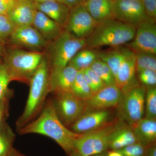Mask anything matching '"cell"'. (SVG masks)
<instances>
[{
    "label": "cell",
    "instance_id": "6da1fadb",
    "mask_svg": "<svg viewBox=\"0 0 156 156\" xmlns=\"http://www.w3.org/2000/svg\"><path fill=\"white\" fill-rule=\"evenodd\" d=\"M21 134H38L53 139L67 154L75 151V143L80 134L66 128L56 114L52 101L45 105L38 118L18 130Z\"/></svg>",
    "mask_w": 156,
    "mask_h": 156
},
{
    "label": "cell",
    "instance_id": "7a4b0ae2",
    "mask_svg": "<svg viewBox=\"0 0 156 156\" xmlns=\"http://www.w3.org/2000/svg\"><path fill=\"white\" fill-rule=\"evenodd\" d=\"M136 27L125 23L113 17L99 23L87 38L86 48L98 49L108 46L119 47L134 38Z\"/></svg>",
    "mask_w": 156,
    "mask_h": 156
},
{
    "label": "cell",
    "instance_id": "3957f363",
    "mask_svg": "<svg viewBox=\"0 0 156 156\" xmlns=\"http://www.w3.org/2000/svg\"><path fill=\"white\" fill-rule=\"evenodd\" d=\"M49 65L43 58L31 79L29 93L24 111L16 123L18 130L28 124L41 109L48 93L50 92L49 80Z\"/></svg>",
    "mask_w": 156,
    "mask_h": 156
},
{
    "label": "cell",
    "instance_id": "277c9868",
    "mask_svg": "<svg viewBox=\"0 0 156 156\" xmlns=\"http://www.w3.org/2000/svg\"><path fill=\"white\" fill-rule=\"evenodd\" d=\"M44 57V53L40 51L12 48L6 51L3 63L12 81L29 83Z\"/></svg>",
    "mask_w": 156,
    "mask_h": 156
},
{
    "label": "cell",
    "instance_id": "5b68a950",
    "mask_svg": "<svg viewBox=\"0 0 156 156\" xmlns=\"http://www.w3.org/2000/svg\"><path fill=\"white\" fill-rule=\"evenodd\" d=\"M50 42L48 62L50 67H62L68 65L78 52L86 48L87 39L76 37L64 29L56 39Z\"/></svg>",
    "mask_w": 156,
    "mask_h": 156
},
{
    "label": "cell",
    "instance_id": "8992f818",
    "mask_svg": "<svg viewBox=\"0 0 156 156\" xmlns=\"http://www.w3.org/2000/svg\"><path fill=\"white\" fill-rule=\"evenodd\" d=\"M146 87L136 82L122 91L119 105V116L130 126L143 118L145 108Z\"/></svg>",
    "mask_w": 156,
    "mask_h": 156
},
{
    "label": "cell",
    "instance_id": "52a82bcc",
    "mask_svg": "<svg viewBox=\"0 0 156 156\" xmlns=\"http://www.w3.org/2000/svg\"><path fill=\"white\" fill-rule=\"evenodd\" d=\"M119 125H105L94 131L80 134L75 143V151L81 156L102 154L108 148L112 133Z\"/></svg>",
    "mask_w": 156,
    "mask_h": 156
},
{
    "label": "cell",
    "instance_id": "ba28073f",
    "mask_svg": "<svg viewBox=\"0 0 156 156\" xmlns=\"http://www.w3.org/2000/svg\"><path fill=\"white\" fill-rule=\"evenodd\" d=\"M54 95L52 101L53 106L57 116L66 126H71L86 112V101L71 92Z\"/></svg>",
    "mask_w": 156,
    "mask_h": 156
},
{
    "label": "cell",
    "instance_id": "9c48e42d",
    "mask_svg": "<svg viewBox=\"0 0 156 156\" xmlns=\"http://www.w3.org/2000/svg\"><path fill=\"white\" fill-rule=\"evenodd\" d=\"M109 1L112 17L117 20L136 27L141 23L151 20L146 14L141 0Z\"/></svg>",
    "mask_w": 156,
    "mask_h": 156
},
{
    "label": "cell",
    "instance_id": "30bf717a",
    "mask_svg": "<svg viewBox=\"0 0 156 156\" xmlns=\"http://www.w3.org/2000/svg\"><path fill=\"white\" fill-rule=\"evenodd\" d=\"M97 24L83 4L70 9L64 29L76 37L87 39Z\"/></svg>",
    "mask_w": 156,
    "mask_h": 156
},
{
    "label": "cell",
    "instance_id": "8fae6325",
    "mask_svg": "<svg viewBox=\"0 0 156 156\" xmlns=\"http://www.w3.org/2000/svg\"><path fill=\"white\" fill-rule=\"evenodd\" d=\"M126 47L135 53H147L156 55V23L147 20L136 27L134 38Z\"/></svg>",
    "mask_w": 156,
    "mask_h": 156
},
{
    "label": "cell",
    "instance_id": "7c38bea8",
    "mask_svg": "<svg viewBox=\"0 0 156 156\" xmlns=\"http://www.w3.org/2000/svg\"><path fill=\"white\" fill-rule=\"evenodd\" d=\"M9 39L14 46L35 51H39L48 44V42L32 25L16 27Z\"/></svg>",
    "mask_w": 156,
    "mask_h": 156
},
{
    "label": "cell",
    "instance_id": "4fadbf2b",
    "mask_svg": "<svg viewBox=\"0 0 156 156\" xmlns=\"http://www.w3.org/2000/svg\"><path fill=\"white\" fill-rule=\"evenodd\" d=\"M122 95V91L116 85L105 86L86 101V112L107 110L116 106L121 101Z\"/></svg>",
    "mask_w": 156,
    "mask_h": 156
},
{
    "label": "cell",
    "instance_id": "5bb4252c",
    "mask_svg": "<svg viewBox=\"0 0 156 156\" xmlns=\"http://www.w3.org/2000/svg\"><path fill=\"white\" fill-rule=\"evenodd\" d=\"M78 71L68 65L65 67H53L49 70L50 92L53 94L71 92Z\"/></svg>",
    "mask_w": 156,
    "mask_h": 156
},
{
    "label": "cell",
    "instance_id": "9a60e30c",
    "mask_svg": "<svg viewBox=\"0 0 156 156\" xmlns=\"http://www.w3.org/2000/svg\"><path fill=\"white\" fill-rule=\"evenodd\" d=\"M110 115L107 110L85 112L72 125L71 131L79 134L94 131L105 126Z\"/></svg>",
    "mask_w": 156,
    "mask_h": 156
},
{
    "label": "cell",
    "instance_id": "2e32d148",
    "mask_svg": "<svg viewBox=\"0 0 156 156\" xmlns=\"http://www.w3.org/2000/svg\"><path fill=\"white\" fill-rule=\"evenodd\" d=\"M136 73L135 53L128 48H125L123 59L115 78L116 85L122 92L137 82Z\"/></svg>",
    "mask_w": 156,
    "mask_h": 156
},
{
    "label": "cell",
    "instance_id": "e0dca14e",
    "mask_svg": "<svg viewBox=\"0 0 156 156\" xmlns=\"http://www.w3.org/2000/svg\"><path fill=\"white\" fill-rule=\"evenodd\" d=\"M37 11L34 1L17 0L7 14L15 27L32 25Z\"/></svg>",
    "mask_w": 156,
    "mask_h": 156
},
{
    "label": "cell",
    "instance_id": "ac0fdd59",
    "mask_svg": "<svg viewBox=\"0 0 156 156\" xmlns=\"http://www.w3.org/2000/svg\"><path fill=\"white\" fill-rule=\"evenodd\" d=\"M32 25L48 43L56 39L64 29L53 20L38 11H37Z\"/></svg>",
    "mask_w": 156,
    "mask_h": 156
},
{
    "label": "cell",
    "instance_id": "d6986e66",
    "mask_svg": "<svg viewBox=\"0 0 156 156\" xmlns=\"http://www.w3.org/2000/svg\"><path fill=\"white\" fill-rule=\"evenodd\" d=\"M37 10L44 13L64 29L67 23L70 9L59 2L36 3Z\"/></svg>",
    "mask_w": 156,
    "mask_h": 156
},
{
    "label": "cell",
    "instance_id": "ffe728a7",
    "mask_svg": "<svg viewBox=\"0 0 156 156\" xmlns=\"http://www.w3.org/2000/svg\"><path fill=\"white\" fill-rule=\"evenodd\" d=\"M131 127L139 142L147 147L155 144L156 119L143 118Z\"/></svg>",
    "mask_w": 156,
    "mask_h": 156
},
{
    "label": "cell",
    "instance_id": "44dd1931",
    "mask_svg": "<svg viewBox=\"0 0 156 156\" xmlns=\"http://www.w3.org/2000/svg\"><path fill=\"white\" fill-rule=\"evenodd\" d=\"M137 142L139 141L131 126H120L112 134L108 147L117 151Z\"/></svg>",
    "mask_w": 156,
    "mask_h": 156
},
{
    "label": "cell",
    "instance_id": "7402d4cb",
    "mask_svg": "<svg viewBox=\"0 0 156 156\" xmlns=\"http://www.w3.org/2000/svg\"><path fill=\"white\" fill-rule=\"evenodd\" d=\"M84 5L98 23L112 17L109 0H87Z\"/></svg>",
    "mask_w": 156,
    "mask_h": 156
},
{
    "label": "cell",
    "instance_id": "603a6c76",
    "mask_svg": "<svg viewBox=\"0 0 156 156\" xmlns=\"http://www.w3.org/2000/svg\"><path fill=\"white\" fill-rule=\"evenodd\" d=\"M124 51L125 48L119 47L105 51H98V58L107 65L113 74L115 80L123 59Z\"/></svg>",
    "mask_w": 156,
    "mask_h": 156
},
{
    "label": "cell",
    "instance_id": "cb8c5ba5",
    "mask_svg": "<svg viewBox=\"0 0 156 156\" xmlns=\"http://www.w3.org/2000/svg\"><path fill=\"white\" fill-rule=\"evenodd\" d=\"M98 58V51L94 49L84 48L76 53L68 65L78 71L82 70L90 67L92 63Z\"/></svg>",
    "mask_w": 156,
    "mask_h": 156
},
{
    "label": "cell",
    "instance_id": "d4e9b609",
    "mask_svg": "<svg viewBox=\"0 0 156 156\" xmlns=\"http://www.w3.org/2000/svg\"><path fill=\"white\" fill-rule=\"evenodd\" d=\"M71 92L76 97L85 101L93 95L91 89L84 77L82 70L78 71Z\"/></svg>",
    "mask_w": 156,
    "mask_h": 156
},
{
    "label": "cell",
    "instance_id": "484cf974",
    "mask_svg": "<svg viewBox=\"0 0 156 156\" xmlns=\"http://www.w3.org/2000/svg\"><path fill=\"white\" fill-rule=\"evenodd\" d=\"M90 67L103 81L105 86L116 85L115 80L111 70L100 58L96 59Z\"/></svg>",
    "mask_w": 156,
    "mask_h": 156
},
{
    "label": "cell",
    "instance_id": "4316f807",
    "mask_svg": "<svg viewBox=\"0 0 156 156\" xmlns=\"http://www.w3.org/2000/svg\"><path fill=\"white\" fill-rule=\"evenodd\" d=\"M135 53L136 73L145 69L156 71V55L147 53Z\"/></svg>",
    "mask_w": 156,
    "mask_h": 156
},
{
    "label": "cell",
    "instance_id": "83f0119b",
    "mask_svg": "<svg viewBox=\"0 0 156 156\" xmlns=\"http://www.w3.org/2000/svg\"><path fill=\"white\" fill-rule=\"evenodd\" d=\"M15 135L7 126L0 134V156H9L13 151L12 144Z\"/></svg>",
    "mask_w": 156,
    "mask_h": 156
},
{
    "label": "cell",
    "instance_id": "f1b7e54d",
    "mask_svg": "<svg viewBox=\"0 0 156 156\" xmlns=\"http://www.w3.org/2000/svg\"><path fill=\"white\" fill-rule=\"evenodd\" d=\"M145 87V118L156 119V86Z\"/></svg>",
    "mask_w": 156,
    "mask_h": 156
},
{
    "label": "cell",
    "instance_id": "f546056e",
    "mask_svg": "<svg viewBox=\"0 0 156 156\" xmlns=\"http://www.w3.org/2000/svg\"><path fill=\"white\" fill-rule=\"evenodd\" d=\"M82 70L84 77L91 89L93 94L106 86L103 81L91 69V68H87Z\"/></svg>",
    "mask_w": 156,
    "mask_h": 156
},
{
    "label": "cell",
    "instance_id": "4dcf8cb0",
    "mask_svg": "<svg viewBox=\"0 0 156 156\" xmlns=\"http://www.w3.org/2000/svg\"><path fill=\"white\" fill-rule=\"evenodd\" d=\"M12 81L5 66L0 63V102L5 100L9 92V83Z\"/></svg>",
    "mask_w": 156,
    "mask_h": 156
},
{
    "label": "cell",
    "instance_id": "1f68e13d",
    "mask_svg": "<svg viewBox=\"0 0 156 156\" xmlns=\"http://www.w3.org/2000/svg\"><path fill=\"white\" fill-rule=\"evenodd\" d=\"M15 27L7 14H0V43L9 38Z\"/></svg>",
    "mask_w": 156,
    "mask_h": 156
},
{
    "label": "cell",
    "instance_id": "d6a6232c",
    "mask_svg": "<svg viewBox=\"0 0 156 156\" xmlns=\"http://www.w3.org/2000/svg\"><path fill=\"white\" fill-rule=\"evenodd\" d=\"M147 147L140 142L131 144L117 150L123 156H145Z\"/></svg>",
    "mask_w": 156,
    "mask_h": 156
},
{
    "label": "cell",
    "instance_id": "836d02e7",
    "mask_svg": "<svg viewBox=\"0 0 156 156\" xmlns=\"http://www.w3.org/2000/svg\"><path fill=\"white\" fill-rule=\"evenodd\" d=\"M140 83L145 87H154L156 85V71L145 69L137 73Z\"/></svg>",
    "mask_w": 156,
    "mask_h": 156
},
{
    "label": "cell",
    "instance_id": "e575fe53",
    "mask_svg": "<svg viewBox=\"0 0 156 156\" xmlns=\"http://www.w3.org/2000/svg\"><path fill=\"white\" fill-rule=\"evenodd\" d=\"M147 16L150 20L156 23V0H141Z\"/></svg>",
    "mask_w": 156,
    "mask_h": 156
},
{
    "label": "cell",
    "instance_id": "d590c367",
    "mask_svg": "<svg viewBox=\"0 0 156 156\" xmlns=\"http://www.w3.org/2000/svg\"><path fill=\"white\" fill-rule=\"evenodd\" d=\"M87 0H62V3L67 6L70 9L84 4Z\"/></svg>",
    "mask_w": 156,
    "mask_h": 156
},
{
    "label": "cell",
    "instance_id": "8d00e7d4",
    "mask_svg": "<svg viewBox=\"0 0 156 156\" xmlns=\"http://www.w3.org/2000/svg\"><path fill=\"white\" fill-rule=\"evenodd\" d=\"M145 156H156V144L147 147Z\"/></svg>",
    "mask_w": 156,
    "mask_h": 156
},
{
    "label": "cell",
    "instance_id": "74e56055",
    "mask_svg": "<svg viewBox=\"0 0 156 156\" xmlns=\"http://www.w3.org/2000/svg\"><path fill=\"white\" fill-rule=\"evenodd\" d=\"M10 9V7L3 0H0V11L3 14H7Z\"/></svg>",
    "mask_w": 156,
    "mask_h": 156
},
{
    "label": "cell",
    "instance_id": "f35d334b",
    "mask_svg": "<svg viewBox=\"0 0 156 156\" xmlns=\"http://www.w3.org/2000/svg\"><path fill=\"white\" fill-rule=\"evenodd\" d=\"M5 100L3 101L0 102V122H1V120L3 115H4V111H5ZM0 134H1V131H0Z\"/></svg>",
    "mask_w": 156,
    "mask_h": 156
},
{
    "label": "cell",
    "instance_id": "ab89813d",
    "mask_svg": "<svg viewBox=\"0 0 156 156\" xmlns=\"http://www.w3.org/2000/svg\"><path fill=\"white\" fill-rule=\"evenodd\" d=\"M3 1L9 6L11 9V8L14 5L17 0H3Z\"/></svg>",
    "mask_w": 156,
    "mask_h": 156
},
{
    "label": "cell",
    "instance_id": "60d3db41",
    "mask_svg": "<svg viewBox=\"0 0 156 156\" xmlns=\"http://www.w3.org/2000/svg\"><path fill=\"white\" fill-rule=\"evenodd\" d=\"M34 1L35 2L37 3L48 2H59L62 3V0H34Z\"/></svg>",
    "mask_w": 156,
    "mask_h": 156
},
{
    "label": "cell",
    "instance_id": "b9f144b4",
    "mask_svg": "<svg viewBox=\"0 0 156 156\" xmlns=\"http://www.w3.org/2000/svg\"><path fill=\"white\" fill-rule=\"evenodd\" d=\"M4 53V50H3L2 46L1 45V43H0V57L2 56Z\"/></svg>",
    "mask_w": 156,
    "mask_h": 156
},
{
    "label": "cell",
    "instance_id": "7bdbcfd3",
    "mask_svg": "<svg viewBox=\"0 0 156 156\" xmlns=\"http://www.w3.org/2000/svg\"><path fill=\"white\" fill-rule=\"evenodd\" d=\"M70 156H81L76 151L70 154Z\"/></svg>",
    "mask_w": 156,
    "mask_h": 156
},
{
    "label": "cell",
    "instance_id": "ee69618b",
    "mask_svg": "<svg viewBox=\"0 0 156 156\" xmlns=\"http://www.w3.org/2000/svg\"><path fill=\"white\" fill-rule=\"evenodd\" d=\"M9 156H21L20 155H19L18 154L15 153L14 151H12V152L11 153V154L9 155Z\"/></svg>",
    "mask_w": 156,
    "mask_h": 156
},
{
    "label": "cell",
    "instance_id": "f6af8a7d",
    "mask_svg": "<svg viewBox=\"0 0 156 156\" xmlns=\"http://www.w3.org/2000/svg\"><path fill=\"white\" fill-rule=\"evenodd\" d=\"M93 156H104L103 154H98L95 155Z\"/></svg>",
    "mask_w": 156,
    "mask_h": 156
},
{
    "label": "cell",
    "instance_id": "bcb514c9",
    "mask_svg": "<svg viewBox=\"0 0 156 156\" xmlns=\"http://www.w3.org/2000/svg\"><path fill=\"white\" fill-rule=\"evenodd\" d=\"M3 14L2 12V11H0V14Z\"/></svg>",
    "mask_w": 156,
    "mask_h": 156
},
{
    "label": "cell",
    "instance_id": "7dc6e473",
    "mask_svg": "<svg viewBox=\"0 0 156 156\" xmlns=\"http://www.w3.org/2000/svg\"><path fill=\"white\" fill-rule=\"evenodd\" d=\"M122 1H132V0H122Z\"/></svg>",
    "mask_w": 156,
    "mask_h": 156
},
{
    "label": "cell",
    "instance_id": "c3c4849f",
    "mask_svg": "<svg viewBox=\"0 0 156 156\" xmlns=\"http://www.w3.org/2000/svg\"><path fill=\"white\" fill-rule=\"evenodd\" d=\"M28 1H34V0H28Z\"/></svg>",
    "mask_w": 156,
    "mask_h": 156
},
{
    "label": "cell",
    "instance_id": "681fc988",
    "mask_svg": "<svg viewBox=\"0 0 156 156\" xmlns=\"http://www.w3.org/2000/svg\"><path fill=\"white\" fill-rule=\"evenodd\" d=\"M109 1H110V0H109Z\"/></svg>",
    "mask_w": 156,
    "mask_h": 156
}]
</instances>
